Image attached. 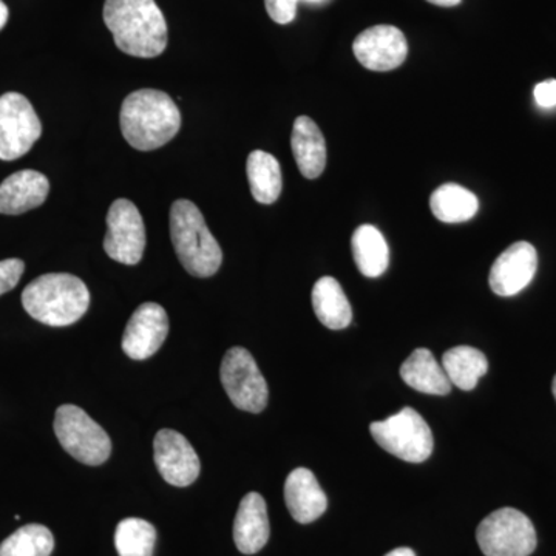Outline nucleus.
I'll return each instance as SVG.
<instances>
[{"instance_id":"1","label":"nucleus","mask_w":556,"mask_h":556,"mask_svg":"<svg viewBox=\"0 0 556 556\" xmlns=\"http://www.w3.org/2000/svg\"><path fill=\"white\" fill-rule=\"evenodd\" d=\"M104 22L129 56L152 60L166 50L169 30L155 0H105Z\"/></svg>"},{"instance_id":"2","label":"nucleus","mask_w":556,"mask_h":556,"mask_svg":"<svg viewBox=\"0 0 556 556\" xmlns=\"http://www.w3.org/2000/svg\"><path fill=\"white\" fill-rule=\"evenodd\" d=\"M121 131L131 148L150 152L166 146L181 129V113L164 91L142 89L124 100L119 113Z\"/></svg>"},{"instance_id":"3","label":"nucleus","mask_w":556,"mask_h":556,"mask_svg":"<svg viewBox=\"0 0 556 556\" xmlns=\"http://www.w3.org/2000/svg\"><path fill=\"white\" fill-rule=\"evenodd\" d=\"M22 305L40 324L68 327L89 309L90 292L86 283L72 274H46L24 289Z\"/></svg>"},{"instance_id":"4","label":"nucleus","mask_w":556,"mask_h":556,"mask_svg":"<svg viewBox=\"0 0 556 556\" xmlns=\"http://www.w3.org/2000/svg\"><path fill=\"white\" fill-rule=\"evenodd\" d=\"M170 240L179 263L190 276L207 278L218 273L223 263L222 247L192 201L177 200L172 204Z\"/></svg>"},{"instance_id":"5","label":"nucleus","mask_w":556,"mask_h":556,"mask_svg":"<svg viewBox=\"0 0 556 556\" xmlns=\"http://www.w3.org/2000/svg\"><path fill=\"white\" fill-rule=\"evenodd\" d=\"M369 431L380 448L407 463H424L433 453V433L416 409L402 408L397 415L372 422Z\"/></svg>"},{"instance_id":"6","label":"nucleus","mask_w":556,"mask_h":556,"mask_svg":"<svg viewBox=\"0 0 556 556\" xmlns=\"http://www.w3.org/2000/svg\"><path fill=\"white\" fill-rule=\"evenodd\" d=\"M54 433L62 448L86 466H101L112 453V441L104 428L76 405L56 409Z\"/></svg>"},{"instance_id":"7","label":"nucleus","mask_w":556,"mask_h":556,"mask_svg":"<svg viewBox=\"0 0 556 556\" xmlns=\"http://www.w3.org/2000/svg\"><path fill=\"white\" fill-rule=\"evenodd\" d=\"M477 540L485 556H530L538 543L532 521L511 507L500 508L482 519Z\"/></svg>"},{"instance_id":"8","label":"nucleus","mask_w":556,"mask_h":556,"mask_svg":"<svg viewBox=\"0 0 556 556\" xmlns=\"http://www.w3.org/2000/svg\"><path fill=\"white\" fill-rule=\"evenodd\" d=\"M219 379L237 408L262 413L268 405V383L255 364V358L244 348L233 346L225 354Z\"/></svg>"},{"instance_id":"9","label":"nucleus","mask_w":556,"mask_h":556,"mask_svg":"<svg viewBox=\"0 0 556 556\" xmlns=\"http://www.w3.org/2000/svg\"><path fill=\"white\" fill-rule=\"evenodd\" d=\"M42 135V124L24 94L0 97V160L14 161L30 152Z\"/></svg>"},{"instance_id":"10","label":"nucleus","mask_w":556,"mask_h":556,"mask_svg":"<svg viewBox=\"0 0 556 556\" xmlns=\"http://www.w3.org/2000/svg\"><path fill=\"white\" fill-rule=\"evenodd\" d=\"M144 219L130 200L113 201L108 214L104 251L123 265H138L146 249Z\"/></svg>"},{"instance_id":"11","label":"nucleus","mask_w":556,"mask_h":556,"mask_svg":"<svg viewBox=\"0 0 556 556\" xmlns=\"http://www.w3.org/2000/svg\"><path fill=\"white\" fill-rule=\"evenodd\" d=\"M357 61L371 72H391L404 64L408 43L393 25H376L357 36L353 46Z\"/></svg>"},{"instance_id":"12","label":"nucleus","mask_w":556,"mask_h":556,"mask_svg":"<svg viewBox=\"0 0 556 556\" xmlns=\"http://www.w3.org/2000/svg\"><path fill=\"white\" fill-rule=\"evenodd\" d=\"M155 464L164 481L175 486H188L200 477V457L188 439L178 431H159L153 441Z\"/></svg>"},{"instance_id":"13","label":"nucleus","mask_w":556,"mask_h":556,"mask_svg":"<svg viewBox=\"0 0 556 556\" xmlns=\"http://www.w3.org/2000/svg\"><path fill=\"white\" fill-rule=\"evenodd\" d=\"M169 334V317L159 303H142L131 314L123 336V351L135 361L152 357Z\"/></svg>"},{"instance_id":"14","label":"nucleus","mask_w":556,"mask_h":556,"mask_svg":"<svg viewBox=\"0 0 556 556\" xmlns=\"http://www.w3.org/2000/svg\"><path fill=\"white\" fill-rule=\"evenodd\" d=\"M536 269V249L527 241H518L493 263L489 277L490 288L501 298H511L529 287Z\"/></svg>"},{"instance_id":"15","label":"nucleus","mask_w":556,"mask_h":556,"mask_svg":"<svg viewBox=\"0 0 556 556\" xmlns=\"http://www.w3.org/2000/svg\"><path fill=\"white\" fill-rule=\"evenodd\" d=\"M285 501L291 517L300 525H309L327 511L328 500L308 468H295L285 482Z\"/></svg>"},{"instance_id":"16","label":"nucleus","mask_w":556,"mask_h":556,"mask_svg":"<svg viewBox=\"0 0 556 556\" xmlns=\"http://www.w3.org/2000/svg\"><path fill=\"white\" fill-rule=\"evenodd\" d=\"M50 193V181L38 170H20L0 185V214L21 215L42 206Z\"/></svg>"},{"instance_id":"17","label":"nucleus","mask_w":556,"mask_h":556,"mask_svg":"<svg viewBox=\"0 0 556 556\" xmlns=\"http://www.w3.org/2000/svg\"><path fill=\"white\" fill-rule=\"evenodd\" d=\"M270 535L268 508L260 493L251 492L241 500L236 522L233 541L241 554L254 555L268 543Z\"/></svg>"},{"instance_id":"18","label":"nucleus","mask_w":556,"mask_h":556,"mask_svg":"<svg viewBox=\"0 0 556 556\" xmlns=\"http://www.w3.org/2000/svg\"><path fill=\"white\" fill-rule=\"evenodd\" d=\"M292 153L300 174L316 179L327 167V142L316 123L308 116H299L292 127Z\"/></svg>"},{"instance_id":"19","label":"nucleus","mask_w":556,"mask_h":556,"mask_svg":"<svg viewBox=\"0 0 556 556\" xmlns=\"http://www.w3.org/2000/svg\"><path fill=\"white\" fill-rule=\"evenodd\" d=\"M401 378L408 387L431 396H445L452 391V382L442 365L427 348H417L402 364Z\"/></svg>"},{"instance_id":"20","label":"nucleus","mask_w":556,"mask_h":556,"mask_svg":"<svg viewBox=\"0 0 556 556\" xmlns=\"http://www.w3.org/2000/svg\"><path fill=\"white\" fill-rule=\"evenodd\" d=\"M313 308L318 320L329 329H345L353 320V309L336 278L321 277L314 285Z\"/></svg>"},{"instance_id":"21","label":"nucleus","mask_w":556,"mask_h":556,"mask_svg":"<svg viewBox=\"0 0 556 556\" xmlns=\"http://www.w3.org/2000/svg\"><path fill=\"white\" fill-rule=\"evenodd\" d=\"M248 179L252 197L260 204L276 203L283 189L281 167L276 156L263 150H254L248 156Z\"/></svg>"},{"instance_id":"22","label":"nucleus","mask_w":556,"mask_h":556,"mask_svg":"<svg viewBox=\"0 0 556 556\" xmlns=\"http://www.w3.org/2000/svg\"><path fill=\"white\" fill-rule=\"evenodd\" d=\"M354 262L365 277L376 278L386 273L390 265V249L378 228L364 225L356 229L353 240Z\"/></svg>"},{"instance_id":"23","label":"nucleus","mask_w":556,"mask_h":556,"mask_svg":"<svg viewBox=\"0 0 556 556\" xmlns=\"http://www.w3.org/2000/svg\"><path fill=\"white\" fill-rule=\"evenodd\" d=\"M442 368L452 386L463 391H471L489 369V362L485 354L477 348L460 345L444 354Z\"/></svg>"},{"instance_id":"24","label":"nucleus","mask_w":556,"mask_h":556,"mask_svg":"<svg viewBox=\"0 0 556 556\" xmlns=\"http://www.w3.org/2000/svg\"><path fill=\"white\" fill-rule=\"evenodd\" d=\"M431 212L442 223H464L478 214L479 201L470 190L459 185H442L431 193Z\"/></svg>"},{"instance_id":"25","label":"nucleus","mask_w":556,"mask_h":556,"mask_svg":"<svg viewBox=\"0 0 556 556\" xmlns=\"http://www.w3.org/2000/svg\"><path fill=\"white\" fill-rule=\"evenodd\" d=\"M155 543V527L144 519H123L116 527L115 546L119 556H153Z\"/></svg>"},{"instance_id":"26","label":"nucleus","mask_w":556,"mask_h":556,"mask_svg":"<svg viewBox=\"0 0 556 556\" xmlns=\"http://www.w3.org/2000/svg\"><path fill=\"white\" fill-rule=\"evenodd\" d=\"M54 538L50 529L40 525L21 527L0 544V556H50Z\"/></svg>"},{"instance_id":"27","label":"nucleus","mask_w":556,"mask_h":556,"mask_svg":"<svg viewBox=\"0 0 556 556\" xmlns=\"http://www.w3.org/2000/svg\"><path fill=\"white\" fill-rule=\"evenodd\" d=\"M24 270V262L20 258H9L0 262V295L7 294L11 289L17 287Z\"/></svg>"},{"instance_id":"28","label":"nucleus","mask_w":556,"mask_h":556,"mask_svg":"<svg viewBox=\"0 0 556 556\" xmlns=\"http://www.w3.org/2000/svg\"><path fill=\"white\" fill-rule=\"evenodd\" d=\"M266 11L270 20L280 25L291 24L298 16L295 0H265Z\"/></svg>"},{"instance_id":"29","label":"nucleus","mask_w":556,"mask_h":556,"mask_svg":"<svg viewBox=\"0 0 556 556\" xmlns=\"http://www.w3.org/2000/svg\"><path fill=\"white\" fill-rule=\"evenodd\" d=\"M533 97H535L536 104L540 108H556V80L547 79L544 83L538 84L535 90H533Z\"/></svg>"},{"instance_id":"30","label":"nucleus","mask_w":556,"mask_h":556,"mask_svg":"<svg viewBox=\"0 0 556 556\" xmlns=\"http://www.w3.org/2000/svg\"><path fill=\"white\" fill-rule=\"evenodd\" d=\"M9 7L5 5V2H3V0H0V30H3V27H5L7 25V22H9Z\"/></svg>"},{"instance_id":"31","label":"nucleus","mask_w":556,"mask_h":556,"mask_svg":"<svg viewBox=\"0 0 556 556\" xmlns=\"http://www.w3.org/2000/svg\"><path fill=\"white\" fill-rule=\"evenodd\" d=\"M427 2L433 3V5L445 7V9H450V7L459 5L463 0H427Z\"/></svg>"},{"instance_id":"32","label":"nucleus","mask_w":556,"mask_h":556,"mask_svg":"<svg viewBox=\"0 0 556 556\" xmlns=\"http://www.w3.org/2000/svg\"><path fill=\"white\" fill-rule=\"evenodd\" d=\"M386 556H416V554L412 548L399 547L394 548V551H391L390 554H387Z\"/></svg>"},{"instance_id":"33","label":"nucleus","mask_w":556,"mask_h":556,"mask_svg":"<svg viewBox=\"0 0 556 556\" xmlns=\"http://www.w3.org/2000/svg\"><path fill=\"white\" fill-rule=\"evenodd\" d=\"M552 391H554V396L556 399V376H555V379H554V383H552Z\"/></svg>"},{"instance_id":"34","label":"nucleus","mask_w":556,"mask_h":556,"mask_svg":"<svg viewBox=\"0 0 556 556\" xmlns=\"http://www.w3.org/2000/svg\"><path fill=\"white\" fill-rule=\"evenodd\" d=\"M295 2L299 3L300 0H295ZM306 2H314V3H316V2H321V0H306Z\"/></svg>"}]
</instances>
